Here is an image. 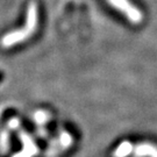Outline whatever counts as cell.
<instances>
[{
    "label": "cell",
    "mask_w": 157,
    "mask_h": 157,
    "mask_svg": "<svg viewBox=\"0 0 157 157\" xmlns=\"http://www.w3.org/2000/svg\"><path fill=\"white\" fill-rule=\"evenodd\" d=\"M37 25H39V8L37 4L35 1H32L26 11V22L23 25V28L5 34L0 41V44L2 48L7 49L17 43H21L29 39L36 32Z\"/></svg>",
    "instance_id": "6da1fadb"
},
{
    "label": "cell",
    "mask_w": 157,
    "mask_h": 157,
    "mask_svg": "<svg viewBox=\"0 0 157 157\" xmlns=\"http://www.w3.org/2000/svg\"><path fill=\"white\" fill-rule=\"evenodd\" d=\"M72 143L73 140L71 134L69 132H67L65 129H61L58 139H57V144L56 141L51 142L50 149H49V151L45 154V157H57L59 154H62L64 150L69 149L70 147L72 146Z\"/></svg>",
    "instance_id": "7a4b0ae2"
},
{
    "label": "cell",
    "mask_w": 157,
    "mask_h": 157,
    "mask_svg": "<svg viewBox=\"0 0 157 157\" xmlns=\"http://www.w3.org/2000/svg\"><path fill=\"white\" fill-rule=\"evenodd\" d=\"M19 137L22 142L23 148L21 151L14 154L12 157H35L39 154V147L36 146L34 139L28 133L20 129L19 130Z\"/></svg>",
    "instance_id": "3957f363"
},
{
    "label": "cell",
    "mask_w": 157,
    "mask_h": 157,
    "mask_svg": "<svg viewBox=\"0 0 157 157\" xmlns=\"http://www.w3.org/2000/svg\"><path fill=\"white\" fill-rule=\"evenodd\" d=\"M134 157H157V148L149 143H142L133 148Z\"/></svg>",
    "instance_id": "277c9868"
},
{
    "label": "cell",
    "mask_w": 157,
    "mask_h": 157,
    "mask_svg": "<svg viewBox=\"0 0 157 157\" xmlns=\"http://www.w3.org/2000/svg\"><path fill=\"white\" fill-rule=\"evenodd\" d=\"M133 148H134V146L130 142L124 141L121 144H119L118 148L114 150L113 157H128L130 155V152L133 151Z\"/></svg>",
    "instance_id": "5b68a950"
},
{
    "label": "cell",
    "mask_w": 157,
    "mask_h": 157,
    "mask_svg": "<svg viewBox=\"0 0 157 157\" xmlns=\"http://www.w3.org/2000/svg\"><path fill=\"white\" fill-rule=\"evenodd\" d=\"M10 144H11L10 132H8V129H5L0 133V151L2 154H6L10 150Z\"/></svg>",
    "instance_id": "8992f818"
},
{
    "label": "cell",
    "mask_w": 157,
    "mask_h": 157,
    "mask_svg": "<svg viewBox=\"0 0 157 157\" xmlns=\"http://www.w3.org/2000/svg\"><path fill=\"white\" fill-rule=\"evenodd\" d=\"M34 121L39 124L40 127H43L49 120H50V114L48 112H45L43 109H40L34 113Z\"/></svg>",
    "instance_id": "52a82bcc"
},
{
    "label": "cell",
    "mask_w": 157,
    "mask_h": 157,
    "mask_svg": "<svg viewBox=\"0 0 157 157\" xmlns=\"http://www.w3.org/2000/svg\"><path fill=\"white\" fill-rule=\"evenodd\" d=\"M8 127L11 129H17L20 127V120L17 118H13L12 120H10L8 122Z\"/></svg>",
    "instance_id": "ba28073f"
}]
</instances>
